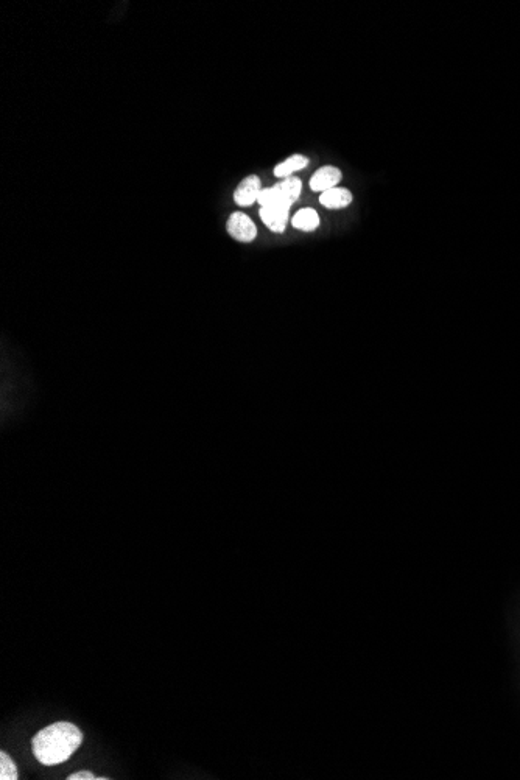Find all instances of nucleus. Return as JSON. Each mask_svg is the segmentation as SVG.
Here are the masks:
<instances>
[{
  "label": "nucleus",
  "instance_id": "obj_1",
  "mask_svg": "<svg viewBox=\"0 0 520 780\" xmlns=\"http://www.w3.org/2000/svg\"><path fill=\"white\" fill-rule=\"evenodd\" d=\"M83 743V734L72 723H60L47 726L33 737L32 748L36 760L43 765H60L74 756V752Z\"/></svg>",
  "mask_w": 520,
  "mask_h": 780
},
{
  "label": "nucleus",
  "instance_id": "obj_2",
  "mask_svg": "<svg viewBox=\"0 0 520 780\" xmlns=\"http://www.w3.org/2000/svg\"><path fill=\"white\" fill-rule=\"evenodd\" d=\"M301 190H303V181L296 178V176H292V178H287V180L279 181L273 187L262 189L257 201H259L260 208L271 206V204L293 206L301 197Z\"/></svg>",
  "mask_w": 520,
  "mask_h": 780
},
{
  "label": "nucleus",
  "instance_id": "obj_3",
  "mask_svg": "<svg viewBox=\"0 0 520 780\" xmlns=\"http://www.w3.org/2000/svg\"><path fill=\"white\" fill-rule=\"evenodd\" d=\"M290 208L292 206H287V204H271V206L260 208V218L268 229L276 234H282L287 228V222H289Z\"/></svg>",
  "mask_w": 520,
  "mask_h": 780
},
{
  "label": "nucleus",
  "instance_id": "obj_4",
  "mask_svg": "<svg viewBox=\"0 0 520 780\" xmlns=\"http://www.w3.org/2000/svg\"><path fill=\"white\" fill-rule=\"evenodd\" d=\"M228 232L229 236L243 243L253 242L257 236V228L253 220L242 212H236L229 217Z\"/></svg>",
  "mask_w": 520,
  "mask_h": 780
},
{
  "label": "nucleus",
  "instance_id": "obj_5",
  "mask_svg": "<svg viewBox=\"0 0 520 780\" xmlns=\"http://www.w3.org/2000/svg\"><path fill=\"white\" fill-rule=\"evenodd\" d=\"M260 192H262V183H260L259 176H246L245 180L239 184L236 192H234V201L242 208L253 206L259 200Z\"/></svg>",
  "mask_w": 520,
  "mask_h": 780
},
{
  "label": "nucleus",
  "instance_id": "obj_6",
  "mask_svg": "<svg viewBox=\"0 0 520 780\" xmlns=\"http://www.w3.org/2000/svg\"><path fill=\"white\" fill-rule=\"evenodd\" d=\"M341 178H343V173H341V170L338 169V167H321V169L317 170L315 175L312 176V180H310V189H312L313 192H321V194H323V192H327V190L337 187Z\"/></svg>",
  "mask_w": 520,
  "mask_h": 780
},
{
  "label": "nucleus",
  "instance_id": "obj_7",
  "mask_svg": "<svg viewBox=\"0 0 520 780\" xmlns=\"http://www.w3.org/2000/svg\"><path fill=\"white\" fill-rule=\"evenodd\" d=\"M320 203L327 209H345L352 203L351 190L343 187H334V189L323 192L320 197Z\"/></svg>",
  "mask_w": 520,
  "mask_h": 780
},
{
  "label": "nucleus",
  "instance_id": "obj_8",
  "mask_svg": "<svg viewBox=\"0 0 520 780\" xmlns=\"http://www.w3.org/2000/svg\"><path fill=\"white\" fill-rule=\"evenodd\" d=\"M307 166H309V158L303 155H293L285 161L279 162L278 166L275 167V176L281 180H287V178H292L296 172L306 169Z\"/></svg>",
  "mask_w": 520,
  "mask_h": 780
},
{
  "label": "nucleus",
  "instance_id": "obj_9",
  "mask_svg": "<svg viewBox=\"0 0 520 780\" xmlns=\"http://www.w3.org/2000/svg\"><path fill=\"white\" fill-rule=\"evenodd\" d=\"M292 225L299 231L312 232L320 226V215L310 208L301 209L292 218Z\"/></svg>",
  "mask_w": 520,
  "mask_h": 780
},
{
  "label": "nucleus",
  "instance_id": "obj_10",
  "mask_svg": "<svg viewBox=\"0 0 520 780\" xmlns=\"http://www.w3.org/2000/svg\"><path fill=\"white\" fill-rule=\"evenodd\" d=\"M0 779H18V768H16L15 760L11 759L7 752H0Z\"/></svg>",
  "mask_w": 520,
  "mask_h": 780
},
{
  "label": "nucleus",
  "instance_id": "obj_11",
  "mask_svg": "<svg viewBox=\"0 0 520 780\" xmlns=\"http://www.w3.org/2000/svg\"><path fill=\"white\" fill-rule=\"evenodd\" d=\"M69 780H108L109 777H97L91 773V771H78V773L71 774L67 777Z\"/></svg>",
  "mask_w": 520,
  "mask_h": 780
}]
</instances>
